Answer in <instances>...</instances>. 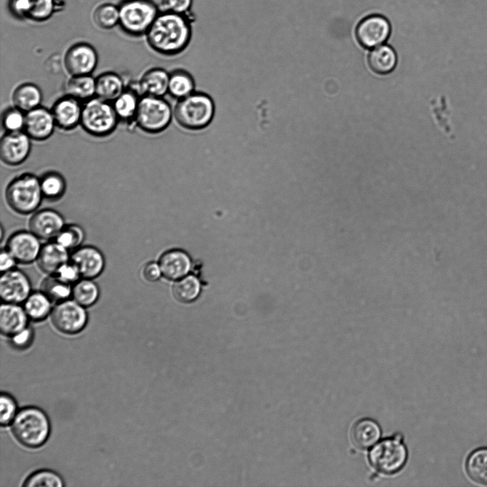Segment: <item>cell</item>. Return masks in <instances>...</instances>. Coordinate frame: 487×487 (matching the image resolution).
<instances>
[{"mask_svg": "<svg viewBox=\"0 0 487 487\" xmlns=\"http://www.w3.org/2000/svg\"><path fill=\"white\" fill-rule=\"evenodd\" d=\"M11 99L14 106L26 113L41 106L43 93L37 85L24 83L14 89Z\"/></svg>", "mask_w": 487, "mask_h": 487, "instance_id": "25", "label": "cell"}, {"mask_svg": "<svg viewBox=\"0 0 487 487\" xmlns=\"http://www.w3.org/2000/svg\"><path fill=\"white\" fill-rule=\"evenodd\" d=\"M466 468L475 481L487 485V447L474 450L468 456Z\"/></svg>", "mask_w": 487, "mask_h": 487, "instance_id": "32", "label": "cell"}, {"mask_svg": "<svg viewBox=\"0 0 487 487\" xmlns=\"http://www.w3.org/2000/svg\"><path fill=\"white\" fill-rule=\"evenodd\" d=\"M23 486L27 487H61L64 486V483L57 473L50 470H40L30 475L25 480Z\"/></svg>", "mask_w": 487, "mask_h": 487, "instance_id": "38", "label": "cell"}, {"mask_svg": "<svg viewBox=\"0 0 487 487\" xmlns=\"http://www.w3.org/2000/svg\"><path fill=\"white\" fill-rule=\"evenodd\" d=\"M118 122L111 102L94 96L83 104L80 125L91 135L108 136L115 130Z\"/></svg>", "mask_w": 487, "mask_h": 487, "instance_id": "5", "label": "cell"}, {"mask_svg": "<svg viewBox=\"0 0 487 487\" xmlns=\"http://www.w3.org/2000/svg\"><path fill=\"white\" fill-rule=\"evenodd\" d=\"M11 431L22 445L37 448L42 446L49 436V420L41 409L25 407L19 411L13 419Z\"/></svg>", "mask_w": 487, "mask_h": 487, "instance_id": "3", "label": "cell"}, {"mask_svg": "<svg viewBox=\"0 0 487 487\" xmlns=\"http://www.w3.org/2000/svg\"><path fill=\"white\" fill-rule=\"evenodd\" d=\"M391 25L389 20L381 14H371L357 24L355 37L364 48H373L384 44L390 37Z\"/></svg>", "mask_w": 487, "mask_h": 487, "instance_id": "10", "label": "cell"}, {"mask_svg": "<svg viewBox=\"0 0 487 487\" xmlns=\"http://www.w3.org/2000/svg\"><path fill=\"white\" fill-rule=\"evenodd\" d=\"M0 405V423L1 426H6L12 422L18 412L16 402L10 394L2 392Z\"/></svg>", "mask_w": 487, "mask_h": 487, "instance_id": "41", "label": "cell"}, {"mask_svg": "<svg viewBox=\"0 0 487 487\" xmlns=\"http://www.w3.org/2000/svg\"><path fill=\"white\" fill-rule=\"evenodd\" d=\"M170 73L160 67L146 71L140 79L130 88L136 91L140 96H150L163 97L168 93Z\"/></svg>", "mask_w": 487, "mask_h": 487, "instance_id": "20", "label": "cell"}, {"mask_svg": "<svg viewBox=\"0 0 487 487\" xmlns=\"http://www.w3.org/2000/svg\"><path fill=\"white\" fill-rule=\"evenodd\" d=\"M98 62L96 49L87 43H78L66 52L63 64L71 76L92 75Z\"/></svg>", "mask_w": 487, "mask_h": 487, "instance_id": "11", "label": "cell"}, {"mask_svg": "<svg viewBox=\"0 0 487 487\" xmlns=\"http://www.w3.org/2000/svg\"><path fill=\"white\" fill-rule=\"evenodd\" d=\"M158 264L162 275L169 280H179L185 277L191 267L189 256L179 249L164 252L160 256Z\"/></svg>", "mask_w": 487, "mask_h": 487, "instance_id": "22", "label": "cell"}, {"mask_svg": "<svg viewBox=\"0 0 487 487\" xmlns=\"http://www.w3.org/2000/svg\"><path fill=\"white\" fill-rule=\"evenodd\" d=\"M125 89L123 80L118 73L107 71L96 78V96L113 102Z\"/></svg>", "mask_w": 487, "mask_h": 487, "instance_id": "27", "label": "cell"}, {"mask_svg": "<svg viewBox=\"0 0 487 487\" xmlns=\"http://www.w3.org/2000/svg\"><path fill=\"white\" fill-rule=\"evenodd\" d=\"M118 9L122 30L137 36L147 33L160 12L152 0H125Z\"/></svg>", "mask_w": 487, "mask_h": 487, "instance_id": "7", "label": "cell"}, {"mask_svg": "<svg viewBox=\"0 0 487 487\" xmlns=\"http://www.w3.org/2000/svg\"><path fill=\"white\" fill-rule=\"evenodd\" d=\"M195 18L194 14L160 11L145 34L149 46L165 56L179 55L191 41Z\"/></svg>", "mask_w": 487, "mask_h": 487, "instance_id": "1", "label": "cell"}, {"mask_svg": "<svg viewBox=\"0 0 487 487\" xmlns=\"http://www.w3.org/2000/svg\"><path fill=\"white\" fill-rule=\"evenodd\" d=\"M26 113L14 106L6 108L1 118V123L6 132L24 131Z\"/></svg>", "mask_w": 487, "mask_h": 487, "instance_id": "40", "label": "cell"}, {"mask_svg": "<svg viewBox=\"0 0 487 487\" xmlns=\"http://www.w3.org/2000/svg\"><path fill=\"white\" fill-rule=\"evenodd\" d=\"M51 300L42 291L31 293L24 302V308L30 319L41 321L51 313Z\"/></svg>", "mask_w": 487, "mask_h": 487, "instance_id": "31", "label": "cell"}, {"mask_svg": "<svg viewBox=\"0 0 487 487\" xmlns=\"http://www.w3.org/2000/svg\"><path fill=\"white\" fill-rule=\"evenodd\" d=\"M55 275L70 284H74L81 277L78 268L71 260L65 264Z\"/></svg>", "mask_w": 487, "mask_h": 487, "instance_id": "44", "label": "cell"}, {"mask_svg": "<svg viewBox=\"0 0 487 487\" xmlns=\"http://www.w3.org/2000/svg\"><path fill=\"white\" fill-rule=\"evenodd\" d=\"M79 100L66 95L58 98L51 109L56 127L71 130L81 124L83 104Z\"/></svg>", "mask_w": 487, "mask_h": 487, "instance_id": "15", "label": "cell"}, {"mask_svg": "<svg viewBox=\"0 0 487 487\" xmlns=\"http://www.w3.org/2000/svg\"><path fill=\"white\" fill-rule=\"evenodd\" d=\"M6 249L17 262L27 264L37 259L41 246L39 238L33 232L20 231L9 237Z\"/></svg>", "mask_w": 487, "mask_h": 487, "instance_id": "16", "label": "cell"}, {"mask_svg": "<svg viewBox=\"0 0 487 487\" xmlns=\"http://www.w3.org/2000/svg\"><path fill=\"white\" fill-rule=\"evenodd\" d=\"M85 308L74 299H67L59 302L51 313L53 325L64 334H73L80 332L88 322Z\"/></svg>", "mask_w": 487, "mask_h": 487, "instance_id": "9", "label": "cell"}, {"mask_svg": "<svg viewBox=\"0 0 487 487\" xmlns=\"http://www.w3.org/2000/svg\"><path fill=\"white\" fill-rule=\"evenodd\" d=\"M32 329L27 327L21 332L10 337L11 344L16 349H24L30 346L33 341Z\"/></svg>", "mask_w": 487, "mask_h": 487, "instance_id": "43", "label": "cell"}, {"mask_svg": "<svg viewBox=\"0 0 487 487\" xmlns=\"http://www.w3.org/2000/svg\"><path fill=\"white\" fill-rule=\"evenodd\" d=\"M72 284L66 282L55 275H50L41 284V289L51 301L61 302L72 294Z\"/></svg>", "mask_w": 487, "mask_h": 487, "instance_id": "34", "label": "cell"}, {"mask_svg": "<svg viewBox=\"0 0 487 487\" xmlns=\"http://www.w3.org/2000/svg\"><path fill=\"white\" fill-rule=\"evenodd\" d=\"M66 95L81 102L96 96V78L92 75L71 76L65 85Z\"/></svg>", "mask_w": 487, "mask_h": 487, "instance_id": "29", "label": "cell"}, {"mask_svg": "<svg viewBox=\"0 0 487 487\" xmlns=\"http://www.w3.org/2000/svg\"><path fill=\"white\" fill-rule=\"evenodd\" d=\"M43 196L40 178L29 173L14 178L6 189L9 205L21 214L34 211L41 204Z\"/></svg>", "mask_w": 487, "mask_h": 487, "instance_id": "4", "label": "cell"}, {"mask_svg": "<svg viewBox=\"0 0 487 487\" xmlns=\"http://www.w3.org/2000/svg\"><path fill=\"white\" fill-rule=\"evenodd\" d=\"M195 80L188 71L178 68L170 73L168 93L173 98H185L195 91Z\"/></svg>", "mask_w": 487, "mask_h": 487, "instance_id": "30", "label": "cell"}, {"mask_svg": "<svg viewBox=\"0 0 487 487\" xmlns=\"http://www.w3.org/2000/svg\"><path fill=\"white\" fill-rule=\"evenodd\" d=\"M16 259L7 249L2 250L0 255V270L2 272L14 269Z\"/></svg>", "mask_w": 487, "mask_h": 487, "instance_id": "46", "label": "cell"}, {"mask_svg": "<svg viewBox=\"0 0 487 487\" xmlns=\"http://www.w3.org/2000/svg\"><path fill=\"white\" fill-rule=\"evenodd\" d=\"M397 56L394 49L388 44L373 48L368 55L371 69L379 74H387L396 67Z\"/></svg>", "mask_w": 487, "mask_h": 487, "instance_id": "26", "label": "cell"}, {"mask_svg": "<svg viewBox=\"0 0 487 487\" xmlns=\"http://www.w3.org/2000/svg\"><path fill=\"white\" fill-rule=\"evenodd\" d=\"M29 317L19 304L4 302L0 307V331L11 337L28 327Z\"/></svg>", "mask_w": 487, "mask_h": 487, "instance_id": "21", "label": "cell"}, {"mask_svg": "<svg viewBox=\"0 0 487 487\" xmlns=\"http://www.w3.org/2000/svg\"><path fill=\"white\" fill-rule=\"evenodd\" d=\"M84 237V232L80 226L70 225L65 226L55 239L56 242L69 250L78 247Z\"/></svg>", "mask_w": 487, "mask_h": 487, "instance_id": "39", "label": "cell"}, {"mask_svg": "<svg viewBox=\"0 0 487 487\" xmlns=\"http://www.w3.org/2000/svg\"><path fill=\"white\" fill-rule=\"evenodd\" d=\"M163 11L180 14H191L193 0H161Z\"/></svg>", "mask_w": 487, "mask_h": 487, "instance_id": "42", "label": "cell"}, {"mask_svg": "<svg viewBox=\"0 0 487 487\" xmlns=\"http://www.w3.org/2000/svg\"><path fill=\"white\" fill-rule=\"evenodd\" d=\"M64 227L63 217L49 209L36 212L29 221L30 231L41 240L56 238Z\"/></svg>", "mask_w": 487, "mask_h": 487, "instance_id": "18", "label": "cell"}, {"mask_svg": "<svg viewBox=\"0 0 487 487\" xmlns=\"http://www.w3.org/2000/svg\"><path fill=\"white\" fill-rule=\"evenodd\" d=\"M41 188L43 195L48 199H57L61 197L66 190V181L58 173L50 171L40 178Z\"/></svg>", "mask_w": 487, "mask_h": 487, "instance_id": "36", "label": "cell"}, {"mask_svg": "<svg viewBox=\"0 0 487 487\" xmlns=\"http://www.w3.org/2000/svg\"><path fill=\"white\" fill-rule=\"evenodd\" d=\"M93 17L98 27L109 29L119 22V9L111 4H101L95 9Z\"/></svg>", "mask_w": 487, "mask_h": 487, "instance_id": "37", "label": "cell"}, {"mask_svg": "<svg viewBox=\"0 0 487 487\" xmlns=\"http://www.w3.org/2000/svg\"><path fill=\"white\" fill-rule=\"evenodd\" d=\"M99 294V288L92 279L83 278L73 284L71 297L76 302L86 308L97 302Z\"/></svg>", "mask_w": 487, "mask_h": 487, "instance_id": "33", "label": "cell"}, {"mask_svg": "<svg viewBox=\"0 0 487 487\" xmlns=\"http://www.w3.org/2000/svg\"><path fill=\"white\" fill-rule=\"evenodd\" d=\"M70 260L76 266L82 278L93 279L105 267L103 255L92 246L78 247L71 255Z\"/></svg>", "mask_w": 487, "mask_h": 487, "instance_id": "17", "label": "cell"}, {"mask_svg": "<svg viewBox=\"0 0 487 487\" xmlns=\"http://www.w3.org/2000/svg\"><path fill=\"white\" fill-rule=\"evenodd\" d=\"M200 292V283L193 275L185 276L177 281L173 287L175 298L183 303H189L197 299Z\"/></svg>", "mask_w": 487, "mask_h": 487, "instance_id": "35", "label": "cell"}, {"mask_svg": "<svg viewBox=\"0 0 487 487\" xmlns=\"http://www.w3.org/2000/svg\"><path fill=\"white\" fill-rule=\"evenodd\" d=\"M173 109L163 97L141 96L135 119L136 125L150 134H158L170 125Z\"/></svg>", "mask_w": 487, "mask_h": 487, "instance_id": "6", "label": "cell"}, {"mask_svg": "<svg viewBox=\"0 0 487 487\" xmlns=\"http://www.w3.org/2000/svg\"><path fill=\"white\" fill-rule=\"evenodd\" d=\"M215 113L213 99L207 93L194 91L178 100L173 109V117L183 128L198 131L207 128Z\"/></svg>", "mask_w": 487, "mask_h": 487, "instance_id": "2", "label": "cell"}, {"mask_svg": "<svg viewBox=\"0 0 487 487\" xmlns=\"http://www.w3.org/2000/svg\"><path fill=\"white\" fill-rule=\"evenodd\" d=\"M68 250L58 242H49L41 247L36 259L42 271L55 275L65 264L70 261Z\"/></svg>", "mask_w": 487, "mask_h": 487, "instance_id": "23", "label": "cell"}, {"mask_svg": "<svg viewBox=\"0 0 487 487\" xmlns=\"http://www.w3.org/2000/svg\"><path fill=\"white\" fill-rule=\"evenodd\" d=\"M161 275L160 265L155 262H148L143 269V276L148 282L157 281Z\"/></svg>", "mask_w": 487, "mask_h": 487, "instance_id": "45", "label": "cell"}, {"mask_svg": "<svg viewBox=\"0 0 487 487\" xmlns=\"http://www.w3.org/2000/svg\"><path fill=\"white\" fill-rule=\"evenodd\" d=\"M381 436V429L374 420L363 419L352 426L351 437L354 444L362 448L374 446Z\"/></svg>", "mask_w": 487, "mask_h": 487, "instance_id": "24", "label": "cell"}, {"mask_svg": "<svg viewBox=\"0 0 487 487\" xmlns=\"http://www.w3.org/2000/svg\"><path fill=\"white\" fill-rule=\"evenodd\" d=\"M407 456V450L401 436H395L375 444L369 451V460L378 471L393 474L404 467Z\"/></svg>", "mask_w": 487, "mask_h": 487, "instance_id": "8", "label": "cell"}, {"mask_svg": "<svg viewBox=\"0 0 487 487\" xmlns=\"http://www.w3.org/2000/svg\"><path fill=\"white\" fill-rule=\"evenodd\" d=\"M56 127L51 110L40 106L26 113L24 131L32 140H47L52 135Z\"/></svg>", "mask_w": 487, "mask_h": 487, "instance_id": "14", "label": "cell"}, {"mask_svg": "<svg viewBox=\"0 0 487 487\" xmlns=\"http://www.w3.org/2000/svg\"><path fill=\"white\" fill-rule=\"evenodd\" d=\"M9 8L17 17L43 21L54 11L56 0H10Z\"/></svg>", "mask_w": 487, "mask_h": 487, "instance_id": "19", "label": "cell"}, {"mask_svg": "<svg viewBox=\"0 0 487 487\" xmlns=\"http://www.w3.org/2000/svg\"><path fill=\"white\" fill-rule=\"evenodd\" d=\"M31 282L26 275L18 269L2 272L0 297L4 302L21 304L30 295Z\"/></svg>", "mask_w": 487, "mask_h": 487, "instance_id": "13", "label": "cell"}, {"mask_svg": "<svg viewBox=\"0 0 487 487\" xmlns=\"http://www.w3.org/2000/svg\"><path fill=\"white\" fill-rule=\"evenodd\" d=\"M31 138L24 132H5L0 140V158L8 165L23 163L31 150Z\"/></svg>", "mask_w": 487, "mask_h": 487, "instance_id": "12", "label": "cell"}, {"mask_svg": "<svg viewBox=\"0 0 487 487\" xmlns=\"http://www.w3.org/2000/svg\"><path fill=\"white\" fill-rule=\"evenodd\" d=\"M140 98L137 91L128 87L111 102L119 121L135 122Z\"/></svg>", "mask_w": 487, "mask_h": 487, "instance_id": "28", "label": "cell"}]
</instances>
